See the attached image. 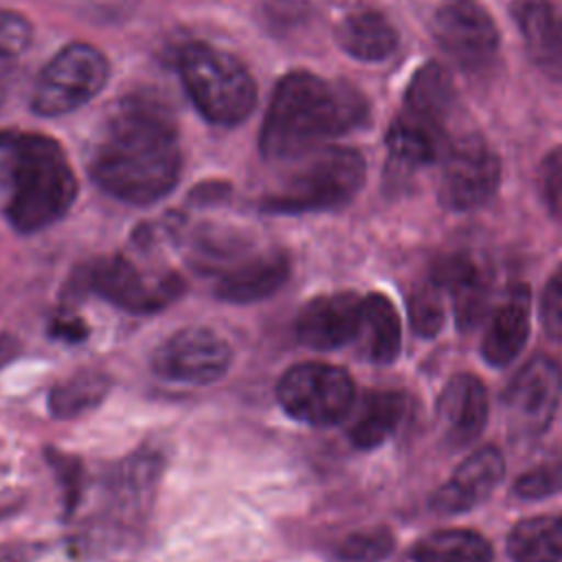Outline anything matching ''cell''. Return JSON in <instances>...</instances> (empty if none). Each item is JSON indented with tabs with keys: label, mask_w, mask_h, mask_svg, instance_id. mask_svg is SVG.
<instances>
[{
	"label": "cell",
	"mask_w": 562,
	"mask_h": 562,
	"mask_svg": "<svg viewBox=\"0 0 562 562\" xmlns=\"http://www.w3.org/2000/svg\"><path fill=\"white\" fill-rule=\"evenodd\" d=\"M182 167L178 130L167 108L149 97H125L108 114L88 169L112 198L151 204L178 182Z\"/></svg>",
	"instance_id": "1"
},
{
	"label": "cell",
	"mask_w": 562,
	"mask_h": 562,
	"mask_svg": "<svg viewBox=\"0 0 562 562\" xmlns=\"http://www.w3.org/2000/svg\"><path fill=\"white\" fill-rule=\"evenodd\" d=\"M367 99L345 81L307 70L283 75L266 110L259 147L268 160H294L367 119Z\"/></svg>",
	"instance_id": "2"
},
{
	"label": "cell",
	"mask_w": 562,
	"mask_h": 562,
	"mask_svg": "<svg viewBox=\"0 0 562 562\" xmlns=\"http://www.w3.org/2000/svg\"><path fill=\"white\" fill-rule=\"evenodd\" d=\"M9 184L7 217L18 233H37L72 206L75 171L61 145L44 134H4L0 138Z\"/></svg>",
	"instance_id": "3"
},
{
	"label": "cell",
	"mask_w": 562,
	"mask_h": 562,
	"mask_svg": "<svg viewBox=\"0 0 562 562\" xmlns=\"http://www.w3.org/2000/svg\"><path fill=\"white\" fill-rule=\"evenodd\" d=\"M294 169L261 202L268 213H312L347 204L364 184L367 165L358 149L323 145L292 160Z\"/></svg>",
	"instance_id": "4"
},
{
	"label": "cell",
	"mask_w": 562,
	"mask_h": 562,
	"mask_svg": "<svg viewBox=\"0 0 562 562\" xmlns=\"http://www.w3.org/2000/svg\"><path fill=\"white\" fill-rule=\"evenodd\" d=\"M180 77L198 112L215 125H237L255 108L257 86L248 68L211 44L191 42L182 48Z\"/></svg>",
	"instance_id": "5"
},
{
	"label": "cell",
	"mask_w": 562,
	"mask_h": 562,
	"mask_svg": "<svg viewBox=\"0 0 562 562\" xmlns=\"http://www.w3.org/2000/svg\"><path fill=\"white\" fill-rule=\"evenodd\" d=\"M110 75L105 55L86 42H72L40 70L31 108L40 116H59L86 105L101 92Z\"/></svg>",
	"instance_id": "6"
},
{
	"label": "cell",
	"mask_w": 562,
	"mask_h": 562,
	"mask_svg": "<svg viewBox=\"0 0 562 562\" xmlns=\"http://www.w3.org/2000/svg\"><path fill=\"white\" fill-rule=\"evenodd\" d=\"M277 400L296 422L331 426L351 413L356 386L351 375L336 364L301 362L281 375Z\"/></svg>",
	"instance_id": "7"
},
{
	"label": "cell",
	"mask_w": 562,
	"mask_h": 562,
	"mask_svg": "<svg viewBox=\"0 0 562 562\" xmlns=\"http://www.w3.org/2000/svg\"><path fill=\"white\" fill-rule=\"evenodd\" d=\"M498 182L501 160L481 136L468 134L448 143L437 189L439 202L446 209H479L496 193Z\"/></svg>",
	"instance_id": "8"
},
{
	"label": "cell",
	"mask_w": 562,
	"mask_h": 562,
	"mask_svg": "<svg viewBox=\"0 0 562 562\" xmlns=\"http://www.w3.org/2000/svg\"><path fill=\"white\" fill-rule=\"evenodd\" d=\"M562 395V371L547 356L531 358L507 384L503 413L507 428L518 439H533L551 424Z\"/></svg>",
	"instance_id": "9"
},
{
	"label": "cell",
	"mask_w": 562,
	"mask_h": 562,
	"mask_svg": "<svg viewBox=\"0 0 562 562\" xmlns=\"http://www.w3.org/2000/svg\"><path fill=\"white\" fill-rule=\"evenodd\" d=\"M432 33L443 53L463 70H483L498 50V29L479 0H441Z\"/></svg>",
	"instance_id": "10"
},
{
	"label": "cell",
	"mask_w": 562,
	"mask_h": 562,
	"mask_svg": "<svg viewBox=\"0 0 562 562\" xmlns=\"http://www.w3.org/2000/svg\"><path fill=\"white\" fill-rule=\"evenodd\" d=\"M231 362L233 349L228 340L209 327L178 329L151 356V367L158 375L184 384L217 382Z\"/></svg>",
	"instance_id": "11"
},
{
	"label": "cell",
	"mask_w": 562,
	"mask_h": 562,
	"mask_svg": "<svg viewBox=\"0 0 562 562\" xmlns=\"http://www.w3.org/2000/svg\"><path fill=\"white\" fill-rule=\"evenodd\" d=\"M86 279L92 290L105 301L134 314H149L162 310L182 292V281L173 274L147 281L143 274L123 257L97 259L88 270Z\"/></svg>",
	"instance_id": "12"
},
{
	"label": "cell",
	"mask_w": 562,
	"mask_h": 562,
	"mask_svg": "<svg viewBox=\"0 0 562 562\" xmlns=\"http://www.w3.org/2000/svg\"><path fill=\"white\" fill-rule=\"evenodd\" d=\"M362 296L356 292L321 294L307 301L296 316V336L318 351L338 349L360 334Z\"/></svg>",
	"instance_id": "13"
},
{
	"label": "cell",
	"mask_w": 562,
	"mask_h": 562,
	"mask_svg": "<svg viewBox=\"0 0 562 562\" xmlns=\"http://www.w3.org/2000/svg\"><path fill=\"white\" fill-rule=\"evenodd\" d=\"M490 395L485 384L472 373H457L437 400V422L448 448L472 446L487 426Z\"/></svg>",
	"instance_id": "14"
},
{
	"label": "cell",
	"mask_w": 562,
	"mask_h": 562,
	"mask_svg": "<svg viewBox=\"0 0 562 562\" xmlns=\"http://www.w3.org/2000/svg\"><path fill=\"white\" fill-rule=\"evenodd\" d=\"M505 459L498 448L483 446L459 463L452 476L432 494L430 507L435 514H463L481 505L503 481Z\"/></svg>",
	"instance_id": "15"
},
{
	"label": "cell",
	"mask_w": 562,
	"mask_h": 562,
	"mask_svg": "<svg viewBox=\"0 0 562 562\" xmlns=\"http://www.w3.org/2000/svg\"><path fill=\"white\" fill-rule=\"evenodd\" d=\"M430 281L450 296L454 321L461 329H472L487 316L490 277L474 257L452 252L437 259Z\"/></svg>",
	"instance_id": "16"
},
{
	"label": "cell",
	"mask_w": 562,
	"mask_h": 562,
	"mask_svg": "<svg viewBox=\"0 0 562 562\" xmlns=\"http://www.w3.org/2000/svg\"><path fill=\"white\" fill-rule=\"evenodd\" d=\"M512 15L531 61L562 83V11L551 0H516Z\"/></svg>",
	"instance_id": "17"
},
{
	"label": "cell",
	"mask_w": 562,
	"mask_h": 562,
	"mask_svg": "<svg viewBox=\"0 0 562 562\" xmlns=\"http://www.w3.org/2000/svg\"><path fill=\"white\" fill-rule=\"evenodd\" d=\"M529 288L525 283L512 285L490 314L481 338V356L487 364L507 367L516 360L529 336Z\"/></svg>",
	"instance_id": "18"
},
{
	"label": "cell",
	"mask_w": 562,
	"mask_h": 562,
	"mask_svg": "<svg viewBox=\"0 0 562 562\" xmlns=\"http://www.w3.org/2000/svg\"><path fill=\"white\" fill-rule=\"evenodd\" d=\"M446 138V125L402 110L386 132L391 162L400 171L430 165L432 160L443 156L448 147Z\"/></svg>",
	"instance_id": "19"
},
{
	"label": "cell",
	"mask_w": 562,
	"mask_h": 562,
	"mask_svg": "<svg viewBox=\"0 0 562 562\" xmlns=\"http://www.w3.org/2000/svg\"><path fill=\"white\" fill-rule=\"evenodd\" d=\"M288 277L290 259L285 252L270 250L255 255L224 272L217 281L215 294L222 301L246 305L274 294L288 281Z\"/></svg>",
	"instance_id": "20"
},
{
	"label": "cell",
	"mask_w": 562,
	"mask_h": 562,
	"mask_svg": "<svg viewBox=\"0 0 562 562\" xmlns=\"http://www.w3.org/2000/svg\"><path fill=\"white\" fill-rule=\"evenodd\" d=\"M338 46L360 61H382L397 48V31L375 9L349 11L336 26Z\"/></svg>",
	"instance_id": "21"
},
{
	"label": "cell",
	"mask_w": 562,
	"mask_h": 562,
	"mask_svg": "<svg viewBox=\"0 0 562 562\" xmlns=\"http://www.w3.org/2000/svg\"><path fill=\"white\" fill-rule=\"evenodd\" d=\"M406 415V395L393 389L367 391L349 422V439L356 448L369 450L384 443Z\"/></svg>",
	"instance_id": "22"
},
{
	"label": "cell",
	"mask_w": 562,
	"mask_h": 562,
	"mask_svg": "<svg viewBox=\"0 0 562 562\" xmlns=\"http://www.w3.org/2000/svg\"><path fill=\"white\" fill-rule=\"evenodd\" d=\"M371 362L391 364L402 351V318L393 301L380 292L362 296L360 334Z\"/></svg>",
	"instance_id": "23"
},
{
	"label": "cell",
	"mask_w": 562,
	"mask_h": 562,
	"mask_svg": "<svg viewBox=\"0 0 562 562\" xmlns=\"http://www.w3.org/2000/svg\"><path fill=\"white\" fill-rule=\"evenodd\" d=\"M512 562H562V514L516 522L507 536Z\"/></svg>",
	"instance_id": "24"
},
{
	"label": "cell",
	"mask_w": 562,
	"mask_h": 562,
	"mask_svg": "<svg viewBox=\"0 0 562 562\" xmlns=\"http://www.w3.org/2000/svg\"><path fill=\"white\" fill-rule=\"evenodd\" d=\"M454 101L457 94L452 77L437 61H428L417 68V72L408 81L404 94V110L446 125Z\"/></svg>",
	"instance_id": "25"
},
{
	"label": "cell",
	"mask_w": 562,
	"mask_h": 562,
	"mask_svg": "<svg viewBox=\"0 0 562 562\" xmlns=\"http://www.w3.org/2000/svg\"><path fill=\"white\" fill-rule=\"evenodd\" d=\"M413 562H492V544L472 529H439L411 549Z\"/></svg>",
	"instance_id": "26"
},
{
	"label": "cell",
	"mask_w": 562,
	"mask_h": 562,
	"mask_svg": "<svg viewBox=\"0 0 562 562\" xmlns=\"http://www.w3.org/2000/svg\"><path fill=\"white\" fill-rule=\"evenodd\" d=\"M110 391V378L94 369H83L55 384L48 393V408L59 419L79 417L103 402Z\"/></svg>",
	"instance_id": "27"
},
{
	"label": "cell",
	"mask_w": 562,
	"mask_h": 562,
	"mask_svg": "<svg viewBox=\"0 0 562 562\" xmlns=\"http://www.w3.org/2000/svg\"><path fill=\"white\" fill-rule=\"evenodd\" d=\"M395 538L389 527H364L347 533L331 549L334 562H382L391 555Z\"/></svg>",
	"instance_id": "28"
},
{
	"label": "cell",
	"mask_w": 562,
	"mask_h": 562,
	"mask_svg": "<svg viewBox=\"0 0 562 562\" xmlns=\"http://www.w3.org/2000/svg\"><path fill=\"white\" fill-rule=\"evenodd\" d=\"M514 496L525 501H538L562 492V454H553L525 470L514 481Z\"/></svg>",
	"instance_id": "29"
},
{
	"label": "cell",
	"mask_w": 562,
	"mask_h": 562,
	"mask_svg": "<svg viewBox=\"0 0 562 562\" xmlns=\"http://www.w3.org/2000/svg\"><path fill=\"white\" fill-rule=\"evenodd\" d=\"M408 318L417 336L432 338L435 334H439L443 325V305H441V290L432 281L411 292Z\"/></svg>",
	"instance_id": "30"
},
{
	"label": "cell",
	"mask_w": 562,
	"mask_h": 562,
	"mask_svg": "<svg viewBox=\"0 0 562 562\" xmlns=\"http://www.w3.org/2000/svg\"><path fill=\"white\" fill-rule=\"evenodd\" d=\"M540 198L551 217L562 222V145L553 147L538 169Z\"/></svg>",
	"instance_id": "31"
},
{
	"label": "cell",
	"mask_w": 562,
	"mask_h": 562,
	"mask_svg": "<svg viewBox=\"0 0 562 562\" xmlns=\"http://www.w3.org/2000/svg\"><path fill=\"white\" fill-rule=\"evenodd\" d=\"M540 321L547 336L562 342V263L544 283L540 296Z\"/></svg>",
	"instance_id": "32"
},
{
	"label": "cell",
	"mask_w": 562,
	"mask_h": 562,
	"mask_svg": "<svg viewBox=\"0 0 562 562\" xmlns=\"http://www.w3.org/2000/svg\"><path fill=\"white\" fill-rule=\"evenodd\" d=\"M33 40L31 22L15 11L0 9V50L9 57H18L24 48H29Z\"/></svg>",
	"instance_id": "33"
},
{
	"label": "cell",
	"mask_w": 562,
	"mask_h": 562,
	"mask_svg": "<svg viewBox=\"0 0 562 562\" xmlns=\"http://www.w3.org/2000/svg\"><path fill=\"white\" fill-rule=\"evenodd\" d=\"M11 72H13V57H9L7 53L0 50V105L9 92V83H11Z\"/></svg>",
	"instance_id": "34"
}]
</instances>
